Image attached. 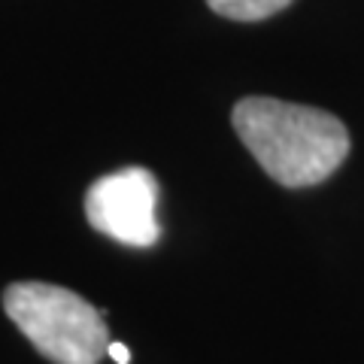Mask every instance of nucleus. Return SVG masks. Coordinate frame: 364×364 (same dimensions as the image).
I'll return each instance as SVG.
<instances>
[{"label":"nucleus","mask_w":364,"mask_h":364,"mask_svg":"<svg viewBox=\"0 0 364 364\" xmlns=\"http://www.w3.org/2000/svg\"><path fill=\"white\" fill-rule=\"evenodd\" d=\"M231 122L267 176L286 188L318 186L349 155L343 122L325 109L277 97H243Z\"/></svg>","instance_id":"1"},{"label":"nucleus","mask_w":364,"mask_h":364,"mask_svg":"<svg viewBox=\"0 0 364 364\" xmlns=\"http://www.w3.org/2000/svg\"><path fill=\"white\" fill-rule=\"evenodd\" d=\"M4 310L52 364H97L109 352L104 313L64 286L13 282L4 291Z\"/></svg>","instance_id":"2"},{"label":"nucleus","mask_w":364,"mask_h":364,"mask_svg":"<svg viewBox=\"0 0 364 364\" xmlns=\"http://www.w3.org/2000/svg\"><path fill=\"white\" fill-rule=\"evenodd\" d=\"M85 219L100 234L124 246H155L158 225V182L146 167H122L100 176L85 191Z\"/></svg>","instance_id":"3"},{"label":"nucleus","mask_w":364,"mask_h":364,"mask_svg":"<svg viewBox=\"0 0 364 364\" xmlns=\"http://www.w3.org/2000/svg\"><path fill=\"white\" fill-rule=\"evenodd\" d=\"M213 13L234 21H261L286 9L291 0H207Z\"/></svg>","instance_id":"4"},{"label":"nucleus","mask_w":364,"mask_h":364,"mask_svg":"<svg viewBox=\"0 0 364 364\" xmlns=\"http://www.w3.org/2000/svg\"><path fill=\"white\" fill-rule=\"evenodd\" d=\"M109 358L116 364H128L131 352H128V346H124V343H116V340H112V343H109Z\"/></svg>","instance_id":"5"}]
</instances>
